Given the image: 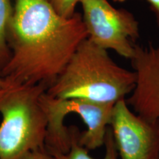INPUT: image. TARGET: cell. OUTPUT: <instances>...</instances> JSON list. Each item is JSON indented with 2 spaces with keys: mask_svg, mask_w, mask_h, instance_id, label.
Wrapping results in <instances>:
<instances>
[{
  "mask_svg": "<svg viewBox=\"0 0 159 159\" xmlns=\"http://www.w3.org/2000/svg\"><path fill=\"white\" fill-rule=\"evenodd\" d=\"M58 14L69 18L75 15V9L82 0H48Z\"/></svg>",
  "mask_w": 159,
  "mask_h": 159,
  "instance_id": "obj_10",
  "label": "cell"
},
{
  "mask_svg": "<svg viewBox=\"0 0 159 159\" xmlns=\"http://www.w3.org/2000/svg\"><path fill=\"white\" fill-rule=\"evenodd\" d=\"M26 159H56L54 156L47 151L46 149L41 150H38L29 155Z\"/></svg>",
  "mask_w": 159,
  "mask_h": 159,
  "instance_id": "obj_11",
  "label": "cell"
},
{
  "mask_svg": "<svg viewBox=\"0 0 159 159\" xmlns=\"http://www.w3.org/2000/svg\"><path fill=\"white\" fill-rule=\"evenodd\" d=\"M130 61L136 83L126 102L135 114L159 131V47L136 44Z\"/></svg>",
  "mask_w": 159,
  "mask_h": 159,
  "instance_id": "obj_7",
  "label": "cell"
},
{
  "mask_svg": "<svg viewBox=\"0 0 159 159\" xmlns=\"http://www.w3.org/2000/svg\"><path fill=\"white\" fill-rule=\"evenodd\" d=\"M109 126L121 159H157L159 131L130 111L126 99L115 103Z\"/></svg>",
  "mask_w": 159,
  "mask_h": 159,
  "instance_id": "obj_6",
  "label": "cell"
},
{
  "mask_svg": "<svg viewBox=\"0 0 159 159\" xmlns=\"http://www.w3.org/2000/svg\"><path fill=\"white\" fill-rule=\"evenodd\" d=\"M41 103L47 118L45 148L50 153H67L70 150L71 136L64 119L69 114H76L86 125L80 132L79 142L88 150L104 145L107 128L110 125L115 104L91 102L82 99H58L45 91Z\"/></svg>",
  "mask_w": 159,
  "mask_h": 159,
  "instance_id": "obj_4",
  "label": "cell"
},
{
  "mask_svg": "<svg viewBox=\"0 0 159 159\" xmlns=\"http://www.w3.org/2000/svg\"><path fill=\"white\" fill-rule=\"evenodd\" d=\"M80 5L88 39L101 48L132 58L139 37L134 16L125 9L115 8L108 0H82Z\"/></svg>",
  "mask_w": 159,
  "mask_h": 159,
  "instance_id": "obj_5",
  "label": "cell"
},
{
  "mask_svg": "<svg viewBox=\"0 0 159 159\" xmlns=\"http://www.w3.org/2000/svg\"><path fill=\"white\" fill-rule=\"evenodd\" d=\"M115 2H124L126 0H113Z\"/></svg>",
  "mask_w": 159,
  "mask_h": 159,
  "instance_id": "obj_14",
  "label": "cell"
},
{
  "mask_svg": "<svg viewBox=\"0 0 159 159\" xmlns=\"http://www.w3.org/2000/svg\"><path fill=\"white\" fill-rule=\"evenodd\" d=\"M157 159H159V156H158V158H157Z\"/></svg>",
  "mask_w": 159,
  "mask_h": 159,
  "instance_id": "obj_15",
  "label": "cell"
},
{
  "mask_svg": "<svg viewBox=\"0 0 159 159\" xmlns=\"http://www.w3.org/2000/svg\"><path fill=\"white\" fill-rule=\"evenodd\" d=\"M13 11L14 0H0V73L11 57L8 33Z\"/></svg>",
  "mask_w": 159,
  "mask_h": 159,
  "instance_id": "obj_9",
  "label": "cell"
},
{
  "mask_svg": "<svg viewBox=\"0 0 159 159\" xmlns=\"http://www.w3.org/2000/svg\"><path fill=\"white\" fill-rule=\"evenodd\" d=\"M11 84L0 75V94L11 86Z\"/></svg>",
  "mask_w": 159,
  "mask_h": 159,
  "instance_id": "obj_13",
  "label": "cell"
},
{
  "mask_svg": "<svg viewBox=\"0 0 159 159\" xmlns=\"http://www.w3.org/2000/svg\"><path fill=\"white\" fill-rule=\"evenodd\" d=\"M48 88L11 84L0 94V159H26L46 149L47 118L41 97Z\"/></svg>",
  "mask_w": 159,
  "mask_h": 159,
  "instance_id": "obj_3",
  "label": "cell"
},
{
  "mask_svg": "<svg viewBox=\"0 0 159 159\" xmlns=\"http://www.w3.org/2000/svg\"><path fill=\"white\" fill-rule=\"evenodd\" d=\"M71 136L70 150L67 153L54 152L51 153L56 159H95L90 156L88 150L80 144L79 136L80 131L75 125L69 127ZM104 145L105 146V154L104 158L102 159H119L118 152L115 145L114 136L111 127L107 128L105 134ZM50 153V152H49Z\"/></svg>",
  "mask_w": 159,
  "mask_h": 159,
  "instance_id": "obj_8",
  "label": "cell"
},
{
  "mask_svg": "<svg viewBox=\"0 0 159 159\" xmlns=\"http://www.w3.org/2000/svg\"><path fill=\"white\" fill-rule=\"evenodd\" d=\"M86 39L80 13L66 18L48 0H14L8 33L11 57L0 75L12 85L49 87Z\"/></svg>",
  "mask_w": 159,
  "mask_h": 159,
  "instance_id": "obj_1",
  "label": "cell"
},
{
  "mask_svg": "<svg viewBox=\"0 0 159 159\" xmlns=\"http://www.w3.org/2000/svg\"><path fill=\"white\" fill-rule=\"evenodd\" d=\"M156 16L157 25L159 27V0H146Z\"/></svg>",
  "mask_w": 159,
  "mask_h": 159,
  "instance_id": "obj_12",
  "label": "cell"
},
{
  "mask_svg": "<svg viewBox=\"0 0 159 159\" xmlns=\"http://www.w3.org/2000/svg\"><path fill=\"white\" fill-rule=\"evenodd\" d=\"M136 83L134 71L119 66L108 50L86 39L47 93L58 99L115 104L132 93Z\"/></svg>",
  "mask_w": 159,
  "mask_h": 159,
  "instance_id": "obj_2",
  "label": "cell"
}]
</instances>
